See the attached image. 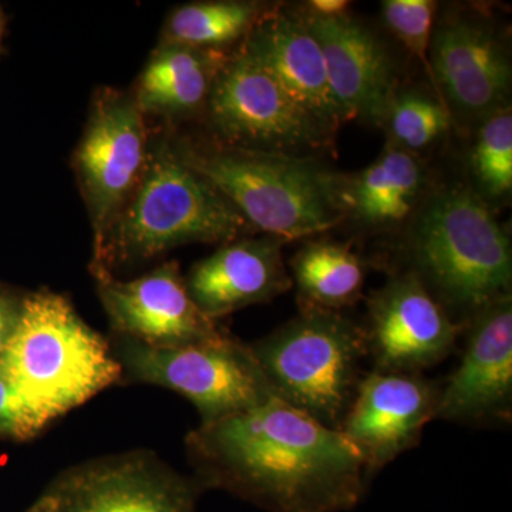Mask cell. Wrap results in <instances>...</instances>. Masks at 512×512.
Masks as SVG:
<instances>
[{"label":"cell","instance_id":"cell-1","mask_svg":"<svg viewBox=\"0 0 512 512\" xmlns=\"http://www.w3.org/2000/svg\"><path fill=\"white\" fill-rule=\"evenodd\" d=\"M200 485L269 512H345L365 494V461L338 429L279 396L201 423L188 437Z\"/></svg>","mask_w":512,"mask_h":512},{"label":"cell","instance_id":"cell-2","mask_svg":"<svg viewBox=\"0 0 512 512\" xmlns=\"http://www.w3.org/2000/svg\"><path fill=\"white\" fill-rule=\"evenodd\" d=\"M251 225L217 188L185 163L175 144L158 141L140 183L94 242L93 272L156 258L181 245L235 241Z\"/></svg>","mask_w":512,"mask_h":512},{"label":"cell","instance_id":"cell-3","mask_svg":"<svg viewBox=\"0 0 512 512\" xmlns=\"http://www.w3.org/2000/svg\"><path fill=\"white\" fill-rule=\"evenodd\" d=\"M0 365L43 429L119 383L124 373L109 342L50 291L22 299Z\"/></svg>","mask_w":512,"mask_h":512},{"label":"cell","instance_id":"cell-4","mask_svg":"<svg viewBox=\"0 0 512 512\" xmlns=\"http://www.w3.org/2000/svg\"><path fill=\"white\" fill-rule=\"evenodd\" d=\"M181 158L266 237L293 241L346 217V184L309 157L222 144L177 143Z\"/></svg>","mask_w":512,"mask_h":512},{"label":"cell","instance_id":"cell-5","mask_svg":"<svg viewBox=\"0 0 512 512\" xmlns=\"http://www.w3.org/2000/svg\"><path fill=\"white\" fill-rule=\"evenodd\" d=\"M416 274L444 306L470 315L511 295L507 232L478 192L450 187L427 201L410 234Z\"/></svg>","mask_w":512,"mask_h":512},{"label":"cell","instance_id":"cell-6","mask_svg":"<svg viewBox=\"0 0 512 512\" xmlns=\"http://www.w3.org/2000/svg\"><path fill=\"white\" fill-rule=\"evenodd\" d=\"M251 349L282 400L338 429L369 353L365 330L339 312L303 308Z\"/></svg>","mask_w":512,"mask_h":512},{"label":"cell","instance_id":"cell-7","mask_svg":"<svg viewBox=\"0 0 512 512\" xmlns=\"http://www.w3.org/2000/svg\"><path fill=\"white\" fill-rule=\"evenodd\" d=\"M117 359L137 382L165 387L190 400L202 423L247 412L278 396L251 346L227 335L164 349L121 339Z\"/></svg>","mask_w":512,"mask_h":512},{"label":"cell","instance_id":"cell-8","mask_svg":"<svg viewBox=\"0 0 512 512\" xmlns=\"http://www.w3.org/2000/svg\"><path fill=\"white\" fill-rule=\"evenodd\" d=\"M201 485L144 451L62 471L26 512H197Z\"/></svg>","mask_w":512,"mask_h":512},{"label":"cell","instance_id":"cell-9","mask_svg":"<svg viewBox=\"0 0 512 512\" xmlns=\"http://www.w3.org/2000/svg\"><path fill=\"white\" fill-rule=\"evenodd\" d=\"M207 107L229 146L296 156L328 134L244 49L221 67Z\"/></svg>","mask_w":512,"mask_h":512},{"label":"cell","instance_id":"cell-10","mask_svg":"<svg viewBox=\"0 0 512 512\" xmlns=\"http://www.w3.org/2000/svg\"><path fill=\"white\" fill-rule=\"evenodd\" d=\"M148 153L146 121L134 97L104 92L94 104L74 156L94 242L103 237L136 190Z\"/></svg>","mask_w":512,"mask_h":512},{"label":"cell","instance_id":"cell-11","mask_svg":"<svg viewBox=\"0 0 512 512\" xmlns=\"http://www.w3.org/2000/svg\"><path fill=\"white\" fill-rule=\"evenodd\" d=\"M97 292L114 332L148 348H178L224 336L200 311L188 293L177 262L120 281L107 272H93Z\"/></svg>","mask_w":512,"mask_h":512},{"label":"cell","instance_id":"cell-12","mask_svg":"<svg viewBox=\"0 0 512 512\" xmlns=\"http://www.w3.org/2000/svg\"><path fill=\"white\" fill-rule=\"evenodd\" d=\"M460 326L419 276L407 272L373 295L365 330L367 350L377 370L417 373L453 350Z\"/></svg>","mask_w":512,"mask_h":512},{"label":"cell","instance_id":"cell-13","mask_svg":"<svg viewBox=\"0 0 512 512\" xmlns=\"http://www.w3.org/2000/svg\"><path fill=\"white\" fill-rule=\"evenodd\" d=\"M437 396L419 373L376 369L360 379L338 430L365 461L369 478L416 446L434 419Z\"/></svg>","mask_w":512,"mask_h":512},{"label":"cell","instance_id":"cell-14","mask_svg":"<svg viewBox=\"0 0 512 512\" xmlns=\"http://www.w3.org/2000/svg\"><path fill=\"white\" fill-rule=\"evenodd\" d=\"M511 402L512 298L508 295L471 320L463 359L437 396L434 419L510 420Z\"/></svg>","mask_w":512,"mask_h":512},{"label":"cell","instance_id":"cell-15","mask_svg":"<svg viewBox=\"0 0 512 512\" xmlns=\"http://www.w3.org/2000/svg\"><path fill=\"white\" fill-rule=\"evenodd\" d=\"M318 40L330 89L346 120L380 124L396 96L392 59L379 39L348 15L302 18Z\"/></svg>","mask_w":512,"mask_h":512},{"label":"cell","instance_id":"cell-16","mask_svg":"<svg viewBox=\"0 0 512 512\" xmlns=\"http://www.w3.org/2000/svg\"><path fill=\"white\" fill-rule=\"evenodd\" d=\"M244 50L328 133L346 121L330 89L322 49L302 18L282 10L262 13Z\"/></svg>","mask_w":512,"mask_h":512},{"label":"cell","instance_id":"cell-17","mask_svg":"<svg viewBox=\"0 0 512 512\" xmlns=\"http://www.w3.org/2000/svg\"><path fill=\"white\" fill-rule=\"evenodd\" d=\"M430 66L437 90L470 116L487 117L504 107L510 94V60L497 37L480 23H443L431 37Z\"/></svg>","mask_w":512,"mask_h":512},{"label":"cell","instance_id":"cell-18","mask_svg":"<svg viewBox=\"0 0 512 512\" xmlns=\"http://www.w3.org/2000/svg\"><path fill=\"white\" fill-rule=\"evenodd\" d=\"M282 244L266 235L222 244L191 269L185 285L192 301L207 318L217 320L282 295L292 286Z\"/></svg>","mask_w":512,"mask_h":512},{"label":"cell","instance_id":"cell-19","mask_svg":"<svg viewBox=\"0 0 512 512\" xmlns=\"http://www.w3.org/2000/svg\"><path fill=\"white\" fill-rule=\"evenodd\" d=\"M225 62L217 50L161 43L141 73L134 100L144 114L174 117L191 113L207 104Z\"/></svg>","mask_w":512,"mask_h":512},{"label":"cell","instance_id":"cell-20","mask_svg":"<svg viewBox=\"0 0 512 512\" xmlns=\"http://www.w3.org/2000/svg\"><path fill=\"white\" fill-rule=\"evenodd\" d=\"M423 168L410 151L390 144L375 163L346 184V211L370 227L409 217L423 187Z\"/></svg>","mask_w":512,"mask_h":512},{"label":"cell","instance_id":"cell-21","mask_svg":"<svg viewBox=\"0 0 512 512\" xmlns=\"http://www.w3.org/2000/svg\"><path fill=\"white\" fill-rule=\"evenodd\" d=\"M292 272L303 308L339 312L359 299L365 265L355 252L336 242H311L296 252Z\"/></svg>","mask_w":512,"mask_h":512},{"label":"cell","instance_id":"cell-22","mask_svg":"<svg viewBox=\"0 0 512 512\" xmlns=\"http://www.w3.org/2000/svg\"><path fill=\"white\" fill-rule=\"evenodd\" d=\"M262 13L261 6L256 3H190L171 13L165 25L163 43L217 50L247 36Z\"/></svg>","mask_w":512,"mask_h":512},{"label":"cell","instance_id":"cell-23","mask_svg":"<svg viewBox=\"0 0 512 512\" xmlns=\"http://www.w3.org/2000/svg\"><path fill=\"white\" fill-rule=\"evenodd\" d=\"M471 167L485 195L500 198L512 188V114L501 107L484 117L471 153Z\"/></svg>","mask_w":512,"mask_h":512},{"label":"cell","instance_id":"cell-24","mask_svg":"<svg viewBox=\"0 0 512 512\" xmlns=\"http://www.w3.org/2000/svg\"><path fill=\"white\" fill-rule=\"evenodd\" d=\"M394 144L413 151L429 147L450 124V113L443 101L419 93L394 96L386 116Z\"/></svg>","mask_w":512,"mask_h":512},{"label":"cell","instance_id":"cell-25","mask_svg":"<svg viewBox=\"0 0 512 512\" xmlns=\"http://www.w3.org/2000/svg\"><path fill=\"white\" fill-rule=\"evenodd\" d=\"M382 9L387 26L410 53L419 59L429 73L431 82L436 84L430 66L436 3L431 0H384Z\"/></svg>","mask_w":512,"mask_h":512},{"label":"cell","instance_id":"cell-26","mask_svg":"<svg viewBox=\"0 0 512 512\" xmlns=\"http://www.w3.org/2000/svg\"><path fill=\"white\" fill-rule=\"evenodd\" d=\"M42 430L43 427L0 365V437L26 441L36 437Z\"/></svg>","mask_w":512,"mask_h":512},{"label":"cell","instance_id":"cell-27","mask_svg":"<svg viewBox=\"0 0 512 512\" xmlns=\"http://www.w3.org/2000/svg\"><path fill=\"white\" fill-rule=\"evenodd\" d=\"M22 299L0 289V359L8 349L20 316Z\"/></svg>","mask_w":512,"mask_h":512},{"label":"cell","instance_id":"cell-28","mask_svg":"<svg viewBox=\"0 0 512 512\" xmlns=\"http://www.w3.org/2000/svg\"><path fill=\"white\" fill-rule=\"evenodd\" d=\"M312 15L322 18H340L346 16L349 9V2L345 0H313L309 3Z\"/></svg>","mask_w":512,"mask_h":512},{"label":"cell","instance_id":"cell-29","mask_svg":"<svg viewBox=\"0 0 512 512\" xmlns=\"http://www.w3.org/2000/svg\"><path fill=\"white\" fill-rule=\"evenodd\" d=\"M3 33H5V16L0 10V49H2Z\"/></svg>","mask_w":512,"mask_h":512}]
</instances>
